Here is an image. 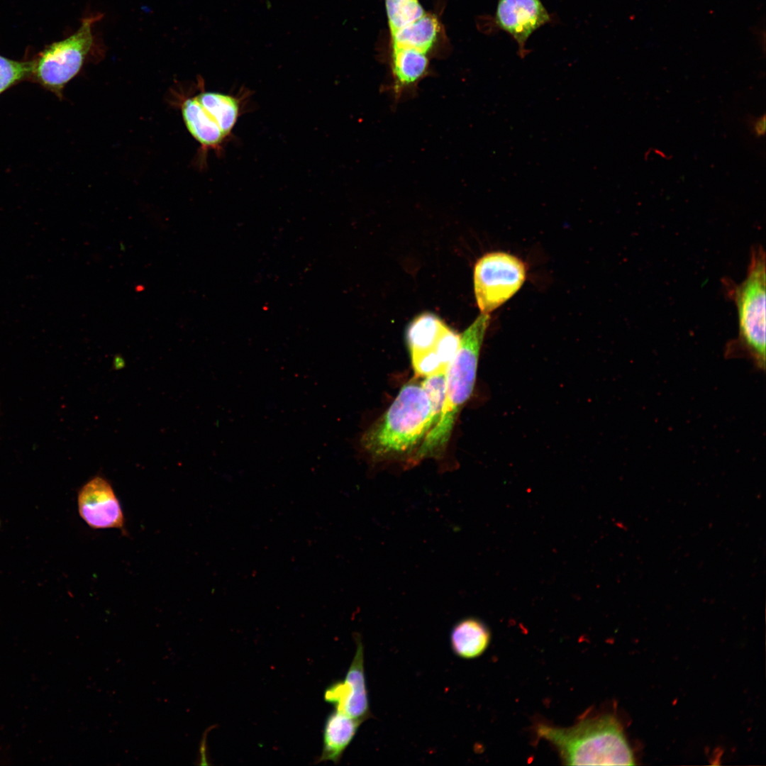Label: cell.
<instances>
[{
	"label": "cell",
	"instance_id": "cell-1",
	"mask_svg": "<svg viewBox=\"0 0 766 766\" xmlns=\"http://www.w3.org/2000/svg\"><path fill=\"white\" fill-rule=\"evenodd\" d=\"M435 423L427 393L420 382L411 380L365 431L360 444L374 461L403 456H408L409 461Z\"/></svg>",
	"mask_w": 766,
	"mask_h": 766
},
{
	"label": "cell",
	"instance_id": "cell-2",
	"mask_svg": "<svg viewBox=\"0 0 766 766\" xmlns=\"http://www.w3.org/2000/svg\"><path fill=\"white\" fill-rule=\"evenodd\" d=\"M489 319L488 313H481L460 335L458 350L446 371L445 396L440 419L409 459L411 465L439 457L445 450L457 416L473 392Z\"/></svg>",
	"mask_w": 766,
	"mask_h": 766
},
{
	"label": "cell",
	"instance_id": "cell-3",
	"mask_svg": "<svg viewBox=\"0 0 766 766\" xmlns=\"http://www.w3.org/2000/svg\"><path fill=\"white\" fill-rule=\"evenodd\" d=\"M535 732L555 747L568 765H635L621 725L611 714L584 718L569 728L539 724Z\"/></svg>",
	"mask_w": 766,
	"mask_h": 766
},
{
	"label": "cell",
	"instance_id": "cell-4",
	"mask_svg": "<svg viewBox=\"0 0 766 766\" xmlns=\"http://www.w3.org/2000/svg\"><path fill=\"white\" fill-rule=\"evenodd\" d=\"M765 253L757 245L751 250L744 280L736 284L725 279L723 282L738 314V335L727 343L725 355L746 357L760 371L765 369Z\"/></svg>",
	"mask_w": 766,
	"mask_h": 766
},
{
	"label": "cell",
	"instance_id": "cell-5",
	"mask_svg": "<svg viewBox=\"0 0 766 766\" xmlns=\"http://www.w3.org/2000/svg\"><path fill=\"white\" fill-rule=\"evenodd\" d=\"M101 16L84 18L69 37L47 45L32 60L30 79L62 96L66 84L80 71L92 47V26Z\"/></svg>",
	"mask_w": 766,
	"mask_h": 766
},
{
	"label": "cell",
	"instance_id": "cell-6",
	"mask_svg": "<svg viewBox=\"0 0 766 766\" xmlns=\"http://www.w3.org/2000/svg\"><path fill=\"white\" fill-rule=\"evenodd\" d=\"M243 103L238 96L202 91L183 102L182 114L188 131L202 148L220 150L231 135Z\"/></svg>",
	"mask_w": 766,
	"mask_h": 766
},
{
	"label": "cell",
	"instance_id": "cell-7",
	"mask_svg": "<svg viewBox=\"0 0 766 766\" xmlns=\"http://www.w3.org/2000/svg\"><path fill=\"white\" fill-rule=\"evenodd\" d=\"M526 277L524 263L504 252L482 256L474 270V289L477 304L483 313H489L512 297Z\"/></svg>",
	"mask_w": 766,
	"mask_h": 766
},
{
	"label": "cell",
	"instance_id": "cell-8",
	"mask_svg": "<svg viewBox=\"0 0 766 766\" xmlns=\"http://www.w3.org/2000/svg\"><path fill=\"white\" fill-rule=\"evenodd\" d=\"M356 650L345 677L330 684L324 699L334 709L363 723L373 717L370 707L364 667V646L361 636L353 635Z\"/></svg>",
	"mask_w": 766,
	"mask_h": 766
},
{
	"label": "cell",
	"instance_id": "cell-9",
	"mask_svg": "<svg viewBox=\"0 0 766 766\" xmlns=\"http://www.w3.org/2000/svg\"><path fill=\"white\" fill-rule=\"evenodd\" d=\"M77 506L80 517L92 528H123L120 502L111 484L103 477L96 476L81 487Z\"/></svg>",
	"mask_w": 766,
	"mask_h": 766
},
{
	"label": "cell",
	"instance_id": "cell-10",
	"mask_svg": "<svg viewBox=\"0 0 766 766\" xmlns=\"http://www.w3.org/2000/svg\"><path fill=\"white\" fill-rule=\"evenodd\" d=\"M552 17L541 0H498L494 22L517 43L523 56L530 36L541 26L551 22Z\"/></svg>",
	"mask_w": 766,
	"mask_h": 766
},
{
	"label": "cell",
	"instance_id": "cell-11",
	"mask_svg": "<svg viewBox=\"0 0 766 766\" xmlns=\"http://www.w3.org/2000/svg\"><path fill=\"white\" fill-rule=\"evenodd\" d=\"M445 326L431 313H423L410 323L406 341L416 376L426 377L446 372L435 353L437 341Z\"/></svg>",
	"mask_w": 766,
	"mask_h": 766
},
{
	"label": "cell",
	"instance_id": "cell-12",
	"mask_svg": "<svg viewBox=\"0 0 766 766\" xmlns=\"http://www.w3.org/2000/svg\"><path fill=\"white\" fill-rule=\"evenodd\" d=\"M361 724L339 711H331L324 723L322 751L317 762L331 761L338 764Z\"/></svg>",
	"mask_w": 766,
	"mask_h": 766
},
{
	"label": "cell",
	"instance_id": "cell-13",
	"mask_svg": "<svg viewBox=\"0 0 766 766\" xmlns=\"http://www.w3.org/2000/svg\"><path fill=\"white\" fill-rule=\"evenodd\" d=\"M429 61L421 51L392 46L391 68L393 92L396 99L416 85L427 74Z\"/></svg>",
	"mask_w": 766,
	"mask_h": 766
},
{
	"label": "cell",
	"instance_id": "cell-14",
	"mask_svg": "<svg viewBox=\"0 0 766 766\" xmlns=\"http://www.w3.org/2000/svg\"><path fill=\"white\" fill-rule=\"evenodd\" d=\"M490 640L491 633L487 626L480 619L473 617L457 622L450 635L453 653L466 660L481 656L488 648Z\"/></svg>",
	"mask_w": 766,
	"mask_h": 766
},
{
	"label": "cell",
	"instance_id": "cell-15",
	"mask_svg": "<svg viewBox=\"0 0 766 766\" xmlns=\"http://www.w3.org/2000/svg\"><path fill=\"white\" fill-rule=\"evenodd\" d=\"M440 30L438 18L434 15L426 13L391 33L392 46L413 48L427 53L436 42Z\"/></svg>",
	"mask_w": 766,
	"mask_h": 766
},
{
	"label": "cell",
	"instance_id": "cell-16",
	"mask_svg": "<svg viewBox=\"0 0 766 766\" xmlns=\"http://www.w3.org/2000/svg\"><path fill=\"white\" fill-rule=\"evenodd\" d=\"M385 6L391 33L418 19L426 13L418 0H385Z\"/></svg>",
	"mask_w": 766,
	"mask_h": 766
},
{
	"label": "cell",
	"instance_id": "cell-17",
	"mask_svg": "<svg viewBox=\"0 0 766 766\" xmlns=\"http://www.w3.org/2000/svg\"><path fill=\"white\" fill-rule=\"evenodd\" d=\"M32 60L19 61L0 55V94L25 79H30Z\"/></svg>",
	"mask_w": 766,
	"mask_h": 766
},
{
	"label": "cell",
	"instance_id": "cell-18",
	"mask_svg": "<svg viewBox=\"0 0 766 766\" xmlns=\"http://www.w3.org/2000/svg\"><path fill=\"white\" fill-rule=\"evenodd\" d=\"M445 381L446 372H441L426 377L421 382L430 399L436 423L440 419L445 401Z\"/></svg>",
	"mask_w": 766,
	"mask_h": 766
},
{
	"label": "cell",
	"instance_id": "cell-19",
	"mask_svg": "<svg viewBox=\"0 0 766 766\" xmlns=\"http://www.w3.org/2000/svg\"><path fill=\"white\" fill-rule=\"evenodd\" d=\"M749 125L755 135H764L765 133V116L763 115L761 117L750 119Z\"/></svg>",
	"mask_w": 766,
	"mask_h": 766
}]
</instances>
